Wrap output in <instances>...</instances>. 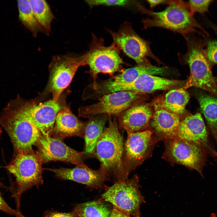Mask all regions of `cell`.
<instances>
[{
  "instance_id": "obj_1",
  "label": "cell",
  "mask_w": 217,
  "mask_h": 217,
  "mask_svg": "<svg viewBox=\"0 0 217 217\" xmlns=\"http://www.w3.org/2000/svg\"><path fill=\"white\" fill-rule=\"evenodd\" d=\"M108 125L105 127L96 144L93 153L99 161L100 167L116 181L124 180L128 176L123 163L124 143L116 118L108 116Z\"/></svg>"
},
{
  "instance_id": "obj_2",
  "label": "cell",
  "mask_w": 217,
  "mask_h": 217,
  "mask_svg": "<svg viewBox=\"0 0 217 217\" xmlns=\"http://www.w3.org/2000/svg\"><path fill=\"white\" fill-rule=\"evenodd\" d=\"M164 10L156 12L149 11L138 4L141 12L150 17L142 20L145 29L159 27L181 34L184 38L200 26L190 13L187 2L182 0H171Z\"/></svg>"
},
{
  "instance_id": "obj_3",
  "label": "cell",
  "mask_w": 217,
  "mask_h": 217,
  "mask_svg": "<svg viewBox=\"0 0 217 217\" xmlns=\"http://www.w3.org/2000/svg\"><path fill=\"white\" fill-rule=\"evenodd\" d=\"M0 125L9 136L14 155L33 151L42 135L20 113L11 100L0 114Z\"/></svg>"
},
{
  "instance_id": "obj_4",
  "label": "cell",
  "mask_w": 217,
  "mask_h": 217,
  "mask_svg": "<svg viewBox=\"0 0 217 217\" xmlns=\"http://www.w3.org/2000/svg\"><path fill=\"white\" fill-rule=\"evenodd\" d=\"M187 50L179 55L187 63L190 68L189 77L183 88L191 87L200 88L217 96V83L212 72L209 61L200 41L190 34L184 38Z\"/></svg>"
},
{
  "instance_id": "obj_5",
  "label": "cell",
  "mask_w": 217,
  "mask_h": 217,
  "mask_svg": "<svg viewBox=\"0 0 217 217\" xmlns=\"http://www.w3.org/2000/svg\"><path fill=\"white\" fill-rule=\"evenodd\" d=\"M42 163L38 155L33 151L14 155L6 166L5 168L15 178L17 188L15 197L18 209L23 193L33 187H38L43 183Z\"/></svg>"
},
{
  "instance_id": "obj_6",
  "label": "cell",
  "mask_w": 217,
  "mask_h": 217,
  "mask_svg": "<svg viewBox=\"0 0 217 217\" xmlns=\"http://www.w3.org/2000/svg\"><path fill=\"white\" fill-rule=\"evenodd\" d=\"M140 185L137 174L131 178L119 181L107 187L101 200L110 203L113 207L133 217H140V207L145 203L139 190Z\"/></svg>"
},
{
  "instance_id": "obj_7",
  "label": "cell",
  "mask_w": 217,
  "mask_h": 217,
  "mask_svg": "<svg viewBox=\"0 0 217 217\" xmlns=\"http://www.w3.org/2000/svg\"><path fill=\"white\" fill-rule=\"evenodd\" d=\"M103 40L92 34V41L89 51L85 53L86 65L89 67V73L96 82L98 74L100 73L112 75L121 68L123 61L120 55V48L113 42L105 46Z\"/></svg>"
},
{
  "instance_id": "obj_8",
  "label": "cell",
  "mask_w": 217,
  "mask_h": 217,
  "mask_svg": "<svg viewBox=\"0 0 217 217\" xmlns=\"http://www.w3.org/2000/svg\"><path fill=\"white\" fill-rule=\"evenodd\" d=\"M165 140L163 157L172 164H180L197 171L203 177L208 153L200 146L178 139Z\"/></svg>"
},
{
  "instance_id": "obj_9",
  "label": "cell",
  "mask_w": 217,
  "mask_h": 217,
  "mask_svg": "<svg viewBox=\"0 0 217 217\" xmlns=\"http://www.w3.org/2000/svg\"><path fill=\"white\" fill-rule=\"evenodd\" d=\"M86 65L85 54L78 56H54L49 65V87L53 99L57 102L61 93L71 83L78 68Z\"/></svg>"
},
{
  "instance_id": "obj_10",
  "label": "cell",
  "mask_w": 217,
  "mask_h": 217,
  "mask_svg": "<svg viewBox=\"0 0 217 217\" xmlns=\"http://www.w3.org/2000/svg\"><path fill=\"white\" fill-rule=\"evenodd\" d=\"M22 115L44 136H51L57 114L63 108L53 99L38 104L31 105L19 97L11 99Z\"/></svg>"
},
{
  "instance_id": "obj_11",
  "label": "cell",
  "mask_w": 217,
  "mask_h": 217,
  "mask_svg": "<svg viewBox=\"0 0 217 217\" xmlns=\"http://www.w3.org/2000/svg\"><path fill=\"white\" fill-rule=\"evenodd\" d=\"M143 94L132 91H119L103 95L95 104L79 109V116L90 118L100 115L118 116L135 104Z\"/></svg>"
},
{
  "instance_id": "obj_12",
  "label": "cell",
  "mask_w": 217,
  "mask_h": 217,
  "mask_svg": "<svg viewBox=\"0 0 217 217\" xmlns=\"http://www.w3.org/2000/svg\"><path fill=\"white\" fill-rule=\"evenodd\" d=\"M108 31L113 39V42L137 64L144 62L147 57L159 61L152 53L149 42L139 36L128 23L124 24L117 32Z\"/></svg>"
},
{
  "instance_id": "obj_13",
  "label": "cell",
  "mask_w": 217,
  "mask_h": 217,
  "mask_svg": "<svg viewBox=\"0 0 217 217\" xmlns=\"http://www.w3.org/2000/svg\"><path fill=\"white\" fill-rule=\"evenodd\" d=\"M124 143L123 163L127 175L141 165L152 154L154 143L149 130L127 134Z\"/></svg>"
},
{
  "instance_id": "obj_14",
  "label": "cell",
  "mask_w": 217,
  "mask_h": 217,
  "mask_svg": "<svg viewBox=\"0 0 217 217\" xmlns=\"http://www.w3.org/2000/svg\"><path fill=\"white\" fill-rule=\"evenodd\" d=\"M36 146L38 148L36 153L43 163L59 161L76 166L88 167L84 163L82 158L85 153L72 149L61 139L42 135Z\"/></svg>"
},
{
  "instance_id": "obj_15",
  "label": "cell",
  "mask_w": 217,
  "mask_h": 217,
  "mask_svg": "<svg viewBox=\"0 0 217 217\" xmlns=\"http://www.w3.org/2000/svg\"><path fill=\"white\" fill-rule=\"evenodd\" d=\"M175 138L195 143L208 154L217 157V151L210 142L206 127L199 113L187 116L181 121Z\"/></svg>"
},
{
  "instance_id": "obj_16",
  "label": "cell",
  "mask_w": 217,
  "mask_h": 217,
  "mask_svg": "<svg viewBox=\"0 0 217 217\" xmlns=\"http://www.w3.org/2000/svg\"><path fill=\"white\" fill-rule=\"evenodd\" d=\"M186 80H171L147 74H143L126 84L105 88L106 94L119 91H132L142 94L158 90H170L184 88Z\"/></svg>"
},
{
  "instance_id": "obj_17",
  "label": "cell",
  "mask_w": 217,
  "mask_h": 217,
  "mask_svg": "<svg viewBox=\"0 0 217 217\" xmlns=\"http://www.w3.org/2000/svg\"><path fill=\"white\" fill-rule=\"evenodd\" d=\"M167 70V68L165 67H159L152 65L147 59L134 67L125 69L120 74L108 80L89 85L84 91L86 93H88L108 87L129 84L141 75H162Z\"/></svg>"
},
{
  "instance_id": "obj_18",
  "label": "cell",
  "mask_w": 217,
  "mask_h": 217,
  "mask_svg": "<svg viewBox=\"0 0 217 217\" xmlns=\"http://www.w3.org/2000/svg\"><path fill=\"white\" fill-rule=\"evenodd\" d=\"M55 176L61 179L69 180L86 185L90 188L106 189L108 187L105 182L109 177L101 167L97 170L88 167L76 166L72 168H49Z\"/></svg>"
},
{
  "instance_id": "obj_19",
  "label": "cell",
  "mask_w": 217,
  "mask_h": 217,
  "mask_svg": "<svg viewBox=\"0 0 217 217\" xmlns=\"http://www.w3.org/2000/svg\"><path fill=\"white\" fill-rule=\"evenodd\" d=\"M181 121L178 114L164 109H155L149 125L155 142L175 138Z\"/></svg>"
},
{
  "instance_id": "obj_20",
  "label": "cell",
  "mask_w": 217,
  "mask_h": 217,
  "mask_svg": "<svg viewBox=\"0 0 217 217\" xmlns=\"http://www.w3.org/2000/svg\"><path fill=\"white\" fill-rule=\"evenodd\" d=\"M153 115L149 105L135 104L117 116L119 125L127 134L148 130Z\"/></svg>"
},
{
  "instance_id": "obj_21",
  "label": "cell",
  "mask_w": 217,
  "mask_h": 217,
  "mask_svg": "<svg viewBox=\"0 0 217 217\" xmlns=\"http://www.w3.org/2000/svg\"><path fill=\"white\" fill-rule=\"evenodd\" d=\"M85 123L79 120L68 108H63L57 115L52 134L62 139L78 136L83 137Z\"/></svg>"
},
{
  "instance_id": "obj_22",
  "label": "cell",
  "mask_w": 217,
  "mask_h": 217,
  "mask_svg": "<svg viewBox=\"0 0 217 217\" xmlns=\"http://www.w3.org/2000/svg\"><path fill=\"white\" fill-rule=\"evenodd\" d=\"M190 98L189 94L183 88L174 89L155 99L153 105L154 109H164L180 115L184 112Z\"/></svg>"
},
{
  "instance_id": "obj_23",
  "label": "cell",
  "mask_w": 217,
  "mask_h": 217,
  "mask_svg": "<svg viewBox=\"0 0 217 217\" xmlns=\"http://www.w3.org/2000/svg\"><path fill=\"white\" fill-rule=\"evenodd\" d=\"M85 123L83 137L85 153L93 154L98 140L102 133L105 125L108 120L106 114L95 115Z\"/></svg>"
},
{
  "instance_id": "obj_24",
  "label": "cell",
  "mask_w": 217,
  "mask_h": 217,
  "mask_svg": "<svg viewBox=\"0 0 217 217\" xmlns=\"http://www.w3.org/2000/svg\"><path fill=\"white\" fill-rule=\"evenodd\" d=\"M198 100L201 112L217 143V99L203 94L199 96Z\"/></svg>"
},
{
  "instance_id": "obj_25",
  "label": "cell",
  "mask_w": 217,
  "mask_h": 217,
  "mask_svg": "<svg viewBox=\"0 0 217 217\" xmlns=\"http://www.w3.org/2000/svg\"><path fill=\"white\" fill-rule=\"evenodd\" d=\"M19 18L24 26L36 37L39 32L47 34L45 30L36 18L31 8L29 0L17 1Z\"/></svg>"
},
{
  "instance_id": "obj_26",
  "label": "cell",
  "mask_w": 217,
  "mask_h": 217,
  "mask_svg": "<svg viewBox=\"0 0 217 217\" xmlns=\"http://www.w3.org/2000/svg\"><path fill=\"white\" fill-rule=\"evenodd\" d=\"M34 15L47 34L51 30V22L54 18L50 6L44 0H29Z\"/></svg>"
},
{
  "instance_id": "obj_27",
  "label": "cell",
  "mask_w": 217,
  "mask_h": 217,
  "mask_svg": "<svg viewBox=\"0 0 217 217\" xmlns=\"http://www.w3.org/2000/svg\"><path fill=\"white\" fill-rule=\"evenodd\" d=\"M76 207L78 217H109L112 212L106 205L98 201L83 203Z\"/></svg>"
},
{
  "instance_id": "obj_28",
  "label": "cell",
  "mask_w": 217,
  "mask_h": 217,
  "mask_svg": "<svg viewBox=\"0 0 217 217\" xmlns=\"http://www.w3.org/2000/svg\"><path fill=\"white\" fill-rule=\"evenodd\" d=\"M212 0H190L187 2L189 11L193 16L198 12L203 14L207 12Z\"/></svg>"
},
{
  "instance_id": "obj_29",
  "label": "cell",
  "mask_w": 217,
  "mask_h": 217,
  "mask_svg": "<svg viewBox=\"0 0 217 217\" xmlns=\"http://www.w3.org/2000/svg\"><path fill=\"white\" fill-rule=\"evenodd\" d=\"M85 1L91 7L98 5L123 6L133 3V1L126 0H87Z\"/></svg>"
},
{
  "instance_id": "obj_30",
  "label": "cell",
  "mask_w": 217,
  "mask_h": 217,
  "mask_svg": "<svg viewBox=\"0 0 217 217\" xmlns=\"http://www.w3.org/2000/svg\"><path fill=\"white\" fill-rule=\"evenodd\" d=\"M205 52L209 61L217 64V40L209 41Z\"/></svg>"
},
{
  "instance_id": "obj_31",
  "label": "cell",
  "mask_w": 217,
  "mask_h": 217,
  "mask_svg": "<svg viewBox=\"0 0 217 217\" xmlns=\"http://www.w3.org/2000/svg\"><path fill=\"white\" fill-rule=\"evenodd\" d=\"M45 217H78L77 208L74 207L72 211L69 212H60L53 211H48L44 214Z\"/></svg>"
},
{
  "instance_id": "obj_32",
  "label": "cell",
  "mask_w": 217,
  "mask_h": 217,
  "mask_svg": "<svg viewBox=\"0 0 217 217\" xmlns=\"http://www.w3.org/2000/svg\"><path fill=\"white\" fill-rule=\"evenodd\" d=\"M0 210L9 215L18 217L21 214L17 210H15L10 207L4 199L0 193Z\"/></svg>"
},
{
  "instance_id": "obj_33",
  "label": "cell",
  "mask_w": 217,
  "mask_h": 217,
  "mask_svg": "<svg viewBox=\"0 0 217 217\" xmlns=\"http://www.w3.org/2000/svg\"><path fill=\"white\" fill-rule=\"evenodd\" d=\"M130 215L113 207L109 217H130Z\"/></svg>"
},
{
  "instance_id": "obj_34",
  "label": "cell",
  "mask_w": 217,
  "mask_h": 217,
  "mask_svg": "<svg viewBox=\"0 0 217 217\" xmlns=\"http://www.w3.org/2000/svg\"><path fill=\"white\" fill-rule=\"evenodd\" d=\"M171 0H148L147 1L149 5L151 8H153L156 6L160 4L168 5Z\"/></svg>"
},
{
  "instance_id": "obj_35",
  "label": "cell",
  "mask_w": 217,
  "mask_h": 217,
  "mask_svg": "<svg viewBox=\"0 0 217 217\" xmlns=\"http://www.w3.org/2000/svg\"><path fill=\"white\" fill-rule=\"evenodd\" d=\"M216 215L214 213H212L210 215L209 217H216Z\"/></svg>"
},
{
  "instance_id": "obj_36",
  "label": "cell",
  "mask_w": 217,
  "mask_h": 217,
  "mask_svg": "<svg viewBox=\"0 0 217 217\" xmlns=\"http://www.w3.org/2000/svg\"><path fill=\"white\" fill-rule=\"evenodd\" d=\"M0 186L3 187L5 188V186L3 184L2 182H1L0 181Z\"/></svg>"
},
{
  "instance_id": "obj_37",
  "label": "cell",
  "mask_w": 217,
  "mask_h": 217,
  "mask_svg": "<svg viewBox=\"0 0 217 217\" xmlns=\"http://www.w3.org/2000/svg\"><path fill=\"white\" fill-rule=\"evenodd\" d=\"M2 132V128L1 127H0V135L1 134Z\"/></svg>"
},
{
  "instance_id": "obj_38",
  "label": "cell",
  "mask_w": 217,
  "mask_h": 217,
  "mask_svg": "<svg viewBox=\"0 0 217 217\" xmlns=\"http://www.w3.org/2000/svg\"><path fill=\"white\" fill-rule=\"evenodd\" d=\"M18 217H25L23 215H22V214L21 213V214H20V215Z\"/></svg>"
}]
</instances>
